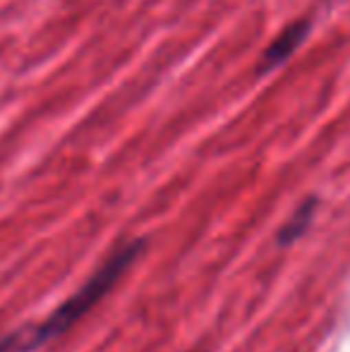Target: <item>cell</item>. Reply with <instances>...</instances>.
I'll return each mask as SVG.
<instances>
[{
    "instance_id": "3",
    "label": "cell",
    "mask_w": 350,
    "mask_h": 352,
    "mask_svg": "<svg viewBox=\"0 0 350 352\" xmlns=\"http://www.w3.org/2000/svg\"><path fill=\"white\" fill-rule=\"evenodd\" d=\"M314 209H317V199H314V197L305 199L303 204L295 209V213L288 218V223H285V226L281 228V232H278L281 245H290V242H295L305 230H307L309 221H312V216H314Z\"/></svg>"
},
{
    "instance_id": "2",
    "label": "cell",
    "mask_w": 350,
    "mask_h": 352,
    "mask_svg": "<svg viewBox=\"0 0 350 352\" xmlns=\"http://www.w3.org/2000/svg\"><path fill=\"white\" fill-rule=\"evenodd\" d=\"M309 29H312V19L309 17H300V19H295V22H290L288 27L264 48L262 56H259V63H257V67H254L257 77H264V74L276 70L278 65H283V63L305 43Z\"/></svg>"
},
{
    "instance_id": "1",
    "label": "cell",
    "mask_w": 350,
    "mask_h": 352,
    "mask_svg": "<svg viewBox=\"0 0 350 352\" xmlns=\"http://www.w3.org/2000/svg\"><path fill=\"white\" fill-rule=\"evenodd\" d=\"M142 250H144V242L142 240H132L116 247L103 259V264L70 297H65L41 324L29 326V329H19L14 333L5 336V338H0V352H34L41 348V345L56 340L65 331H70L77 321L85 319L89 311L118 285V280L135 264Z\"/></svg>"
}]
</instances>
